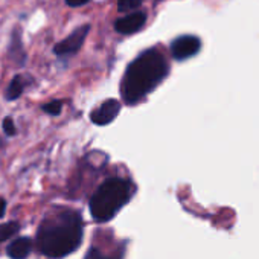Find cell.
Segmentation results:
<instances>
[{
  "mask_svg": "<svg viewBox=\"0 0 259 259\" xmlns=\"http://www.w3.org/2000/svg\"><path fill=\"white\" fill-rule=\"evenodd\" d=\"M82 239V220L78 212L60 209L49 213L37 232L40 251L52 259L70 254Z\"/></svg>",
  "mask_w": 259,
  "mask_h": 259,
  "instance_id": "6da1fadb",
  "label": "cell"
},
{
  "mask_svg": "<svg viewBox=\"0 0 259 259\" xmlns=\"http://www.w3.org/2000/svg\"><path fill=\"white\" fill-rule=\"evenodd\" d=\"M168 73L163 55L154 49L141 54L128 66L122 81V96L126 104L141 101Z\"/></svg>",
  "mask_w": 259,
  "mask_h": 259,
  "instance_id": "7a4b0ae2",
  "label": "cell"
},
{
  "mask_svg": "<svg viewBox=\"0 0 259 259\" xmlns=\"http://www.w3.org/2000/svg\"><path fill=\"white\" fill-rule=\"evenodd\" d=\"M130 195H132V186L128 182L122 179H110L104 182L90 200L92 217L99 223L111 220L130 200Z\"/></svg>",
  "mask_w": 259,
  "mask_h": 259,
  "instance_id": "3957f363",
  "label": "cell"
},
{
  "mask_svg": "<svg viewBox=\"0 0 259 259\" xmlns=\"http://www.w3.org/2000/svg\"><path fill=\"white\" fill-rule=\"evenodd\" d=\"M201 48V41L194 35H182L176 38L171 45V54L176 60H186L198 54Z\"/></svg>",
  "mask_w": 259,
  "mask_h": 259,
  "instance_id": "277c9868",
  "label": "cell"
},
{
  "mask_svg": "<svg viewBox=\"0 0 259 259\" xmlns=\"http://www.w3.org/2000/svg\"><path fill=\"white\" fill-rule=\"evenodd\" d=\"M89 31H90V26L89 25H82L81 28H78L64 41H61V43H58L55 46V54L57 55H69V54L76 52L82 46L84 38L87 37Z\"/></svg>",
  "mask_w": 259,
  "mask_h": 259,
  "instance_id": "5b68a950",
  "label": "cell"
},
{
  "mask_svg": "<svg viewBox=\"0 0 259 259\" xmlns=\"http://www.w3.org/2000/svg\"><path fill=\"white\" fill-rule=\"evenodd\" d=\"M120 110V102L116 99H107L99 108H96L92 113V122L96 125H107L110 123L119 113Z\"/></svg>",
  "mask_w": 259,
  "mask_h": 259,
  "instance_id": "8992f818",
  "label": "cell"
},
{
  "mask_svg": "<svg viewBox=\"0 0 259 259\" xmlns=\"http://www.w3.org/2000/svg\"><path fill=\"white\" fill-rule=\"evenodd\" d=\"M145 20H147V16L144 13H135V14H130L126 17L119 19L114 28L120 34H133L144 26Z\"/></svg>",
  "mask_w": 259,
  "mask_h": 259,
  "instance_id": "52a82bcc",
  "label": "cell"
},
{
  "mask_svg": "<svg viewBox=\"0 0 259 259\" xmlns=\"http://www.w3.org/2000/svg\"><path fill=\"white\" fill-rule=\"evenodd\" d=\"M32 251V241L29 238H17L14 239L8 248H7V253L11 259H26Z\"/></svg>",
  "mask_w": 259,
  "mask_h": 259,
  "instance_id": "ba28073f",
  "label": "cell"
},
{
  "mask_svg": "<svg viewBox=\"0 0 259 259\" xmlns=\"http://www.w3.org/2000/svg\"><path fill=\"white\" fill-rule=\"evenodd\" d=\"M25 87H26V81H25V78H23V76H20V75H17V76L11 81V84H10L8 90H7V99H10V101L17 99V98L23 93Z\"/></svg>",
  "mask_w": 259,
  "mask_h": 259,
  "instance_id": "9c48e42d",
  "label": "cell"
},
{
  "mask_svg": "<svg viewBox=\"0 0 259 259\" xmlns=\"http://www.w3.org/2000/svg\"><path fill=\"white\" fill-rule=\"evenodd\" d=\"M19 232V224L17 223H7V224H0V242L11 238L14 233Z\"/></svg>",
  "mask_w": 259,
  "mask_h": 259,
  "instance_id": "30bf717a",
  "label": "cell"
},
{
  "mask_svg": "<svg viewBox=\"0 0 259 259\" xmlns=\"http://www.w3.org/2000/svg\"><path fill=\"white\" fill-rule=\"evenodd\" d=\"M142 5V0H117L119 13H130L135 11Z\"/></svg>",
  "mask_w": 259,
  "mask_h": 259,
  "instance_id": "8fae6325",
  "label": "cell"
},
{
  "mask_svg": "<svg viewBox=\"0 0 259 259\" xmlns=\"http://www.w3.org/2000/svg\"><path fill=\"white\" fill-rule=\"evenodd\" d=\"M84 259H119V257H113V256H108L105 254L101 248H96V247H92L89 250V253L85 254Z\"/></svg>",
  "mask_w": 259,
  "mask_h": 259,
  "instance_id": "7c38bea8",
  "label": "cell"
},
{
  "mask_svg": "<svg viewBox=\"0 0 259 259\" xmlns=\"http://www.w3.org/2000/svg\"><path fill=\"white\" fill-rule=\"evenodd\" d=\"M61 108H63V104L61 101H52L46 105H43V110L48 113V114H52V116H57L61 113Z\"/></svg>",
  "mask_w": 259,
  "mask_h": 259,
  "instance_id": "4fadbf2b",
  "label": "cell"
},
{
  "mask_svg": "<svg viewBox=\"0 0 259 259\" xmlns=\"http://www.w3.org/2000/svg\"><path fill=\"white\" fill-rule=\"evenodd\" d=\"M4 130H5V135L7 136H14L16 135V125H14V122H13L11 117H7L4 120Z\"/></svg>",
  "mask_w": 259,
  "mask_h": 259,
  "instance_id": "5bb4252c",
  "label": "cell"
},
{
  "mask_svg": "<svg viewBox=\"0 0 259 259\" xmlns=\"http://www.w3.org/2000/svg\"><path fill=\"white\" fill-rule=\"evenodd\" d=\"M67 2V5H70V7H82V5H85L87 2H90V0H66Z\"/></svg>",
  "mask_w": 259,
  "mask_h": 259,
  "instance_id": "9a60e30c",
  "label": "cell"
},
{
  "mask_svg": "<svg viewBox=\"0 0 259 259\" xmlns=\"http://www.w3.org/2000/svg\"><path fill=\"white\" fill-rule=\"evenodd\" d=\"M5 210H7V201L4 198H0V218L5 215Z\"/></svg>",
  "mask_w": 259,
  "mask_h": 259,
  "instance_id": "2e32d148",
  "label": "cell"
},
{
  "mask_svg": "<svg viewBox=\"0 0 259 259\" xmlns=\"http://www.w3.org/2000/svg\"><path fill=\"white\" fill-rule=\"evenodd\" d=\"M4 147V141H2V138H0V148Z\"/></svg>",
  "mask_w": 259,
  "mask_h": 259,
  "instance_id": "e0dca14e",
  "label": "cell"
}]
</instances>
